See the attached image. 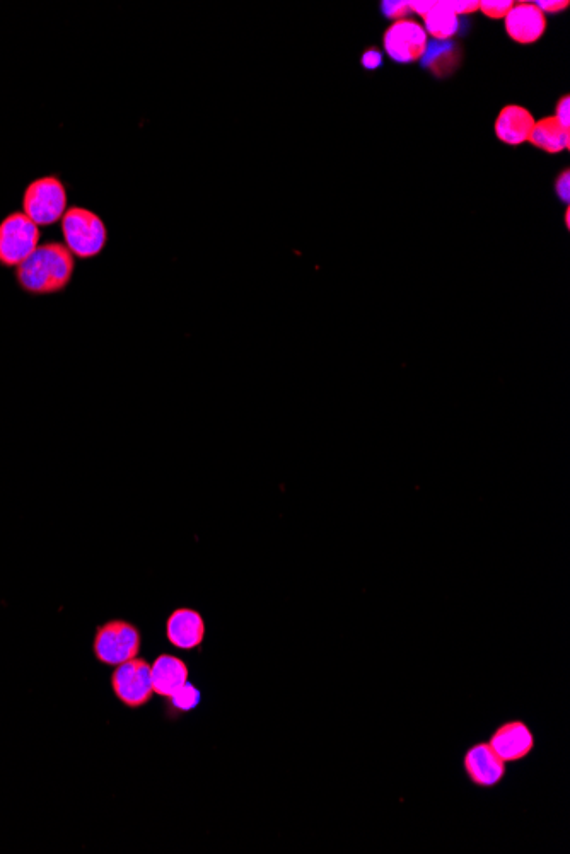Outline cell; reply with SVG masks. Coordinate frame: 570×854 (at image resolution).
Segmentation results:
<instances>
[{"label":"cell","instance_id":"6da1fadb","mask_svg":"<svg viewBox=\"0 0 570 854\" xmlns=\"http://www.w3.org/2000/svg\"><path fill=\"white\" fill-rule=\"evenodd\" d=\"M76 272V256L65 244L50 241L41 244L28 260L16 268V280L30 295H53L64 292Z\"/></svg>","mask_w":570,"mask_h":854},{"label":"cell","instance_id":"7a4b0ae2","mask_svg":"<svg viewBox=\"0 0 570 854\" xmlns=\"http://www.w3.org/2000/svg\"><path fill=\"white\" fill-rule=\"evenodd\" d=\"M60 227L65 246L81 260L94 258L105 248L108 239L105 222L89 208H67L60 220Z\"/></svg>","mask_w":570,"mask_h":854},{"label":"cell","instance_id":"3957f363","mask_svg":"<svg viewBox=\"0 0 570 854\" xmlns=\"http://www.w3.org/2000/svg\"><path fill=\"white\" fill-rule=\"evenodd\" d=\"M23 214L38 227L57 224L67 210V188L59 176H41L31 181L23 193Z\"/></svg>","mask_w":570,"mask_h":854},{"label":"cell","instance_id":"277c9868","mask_svg":"<svg viewBox=\"0 0 570 854\" xmlns=\"http://www.w3.org/2000/svg\"><path fill=\"white\" fill-rule=\"evenodd\" d=\"M40 227L23 212H12L0 222V265L18 268L40 246Z\"/></svg>","mask_w":570,"mask_h":854},{"label":"cell","instance_id":"5b68a950","mask_svg":"<svg viewBox=\"0 0 570 854\" xmlns=\"http://www.w3.org/2000/svg\"><path fill=\"white\" fill-rule=\"evenodd\" d=\"M140 631L123 619L101 624L94 636V655L101 664L122 665L140 652Z\"/></svg>","mask_w":570,"mask_h":854},{"label":"cell","instance_id":"8992f818","mask_svg":"<svg viewBox=\"0 0 570 854\" xmlns=\"http://www.w3.org/2000/svg\"><path fill=\"white\" fill-rule=\"evenodd\" d=\"M111 686L117 698L128 708H142L152 699L151 665L144 658L135 657L117 665L111 677Z\"/></svg>","mask_w":570,"mask_h":854},{"label":"cell","instance_id":"52a82bcc","mask_svg":"<svg viewBox=\"0 0 570 854\" xmlns=\"http://www.w3.org/2000/svg\"><path fill=\"white\" fill-rule=\"evenodd\" d=\"M384 50L396 64H413L422 60L427 50V33L417 21L402 19L386 29Z\"/></svg>","mask_w":570,"mask_h":854},{"label":"cell","instance_id":"ba28073f","mask_svg":"<svg viewBox=\"0 0 570 854\" xmlns=\"http://www.w3.org/2000/svg\"><path fill=\"white\" fill-rule=\"evenodd\" d=\"M466 776L478 788H494L506 778V762L495 754L489 742H478L463 757Z\"/></svg>","mask_w":570,"mask_h":854},{"label":"cell","instance_id":"9c48e42d","mask_svg":"<svg viewBox=\"0 0 570 854\" xmlns=\"http://www.w3.org/2000/svg\"><path fill=\"white\" fill-rule=\"evenodd\" d=\"M489 745L506 764L523 761L535 751V735L526 723L514 720L502 723L501 727L492 733Z\"/></svg>","mask_w":570,"mask_h":854},{"label":"cell","instance_id":"30bf717a","mask_svg":"<svg viewBox=\"0 0 570 854\" xmlns=\"http://www.w3.org/2000/svg\"><path fill=\"white\" fill-rule=\"evenodd\" d=\"M506 33L519 45H531L547 31V18L535 2L514 4L506 18Z\"/></svg>","mask_w":570,"mask_h":854},{"label":"cell","instance_id":"8fae6325","mask_svg":"<svg viewBox=\"0 0 570 854\" xmlns=\"http://www.w3.org/2000/svg\"><path fill=\"white\" fill-rule=\"evenodd\" d=\"M166 635L169 643L180 650L200 647L205 638L204 618L200 616V612L188 607L176 609L168 618Z\"/></svg>","mask_w":570,"mask_h":854},{"label":"cell","instance_id":"7c38bea8","mask_svg":"<svg viewBox=\"0 0 570 854\" xmlns=\"http://www.w3.org/2000/svg\"><path fill=\"white\" fill-rule=\"evenodd\" d=\"M154 693L163 698H173L188 682V667L181 658L159 655L151 667Z\"/></svg>","mask_w":570,"mask_h":854},{"label":"cell","instance_id":"4fadbf2b","mask_svg":"<svg viewBox=\"0 0 570 854\" xmlns=\"http://www.w3.org/2000/svg\"><path fill=\"white\" fill-rule=\"evenodd\" d=\"M533 127H535V118L530 111L518 104H511L506 106L497 118L495 135L504 144L521 145L530 140Z\"/></svg>","mask_w":570,"mask_h":854},{"label":"cell","instance_id":"5bb4252c","mask_svg":"<svg viewBox=\"0 0 570 854\" xmlns=\"http://www.w3.org/2000/svg\"><path fill=\"white\" fill-rule=\"evenodd\" d=\"M528 142H531L541 151L548 152V154H559V152L569 149L570 132L567 128L562 127L553 116H548V118H541L540 122L535 123Z\"/></svg>","mask_w":570,"mask_h":854},{"label":"cell","instance_id":"9a60e30c","mask_svg":"<svg viewBox=\"0 0 570 854\" xmlns=\"http://www.w3.org/2000/svg\"><path fill=\"white\" fill-rule=\"evenodd\" d=\"M456 47L458 45H454L451 41L434 40L432 43H427L422 65L431 69L434 76H449L460 64V53Z\"/></svg>","mask_w":570,"mask_h":854},{"label":"cell","instance_id":"2e32d148","mask_svg":"<svg viewBox=\"0 0 570 854\" xmlns=\"http://www.w3.org/2000/svg\"><path fill=\"white\" fill-rule=\"evenodd\" d=\"M425 33L436 41H448L460 31V16L449 9L446 2H434L431 11L424 16Z\"/></svg>","mask_w":570,"mask_h":854},{"label":"cell","instance_id":"e0dca14e","mask_svg":"<svg viewBox=\"0 0 570 854\" xmlns=\"http://www.w3.org/2000/svg\"><path fill=\"white\" fill-rule=\"evenodd\" d=\"M169 699H171V704L175 706L176 710L192 711L200 704V691L193 684L187 682L173 698Z\"/></svg>","mask_w":570,"mask_h":854},{"label":"cell","instance_id":"ac0fdd59","mask_svg":"<svg viewBox=\"0 0 570 854\" xmlns=\"http://www.w3.org/2000/svg\"><path fill=\"white\" fill-rule=\"evenodd\" d=\"M512 6H514V2L511 0H504V2H497V0H483L480 2V11L490 19H504L506 18L509 11H511Z\"/></svg>","mask_w":570,"mask_h":854},{"label":"cell","instance_id":"d6986e66","mask_svg":"<svg viewBox=\"0 0 570 854\" xmlns=\"http://www.w3.org/2000/svg\"><path fill=\"white\" fill-rule=\"evenodd\" d=\"M381 12H383L384 18L402 21V19L407 18L408 14L412 11H410L408 2H383V4H381Z\"/></svg>","mask_w":570,"mask_h":854},{"label":"cell","instance_id":"ffe728a7","mask_svg":"<svg viewBox=\"0 0 570 854\" xmlns=\"http://www.w3.org/2000/svg\"><path fill=\"white\" fill-rule=\"evenodd\" d=\"M446 4H448L449 9L456 16H460V14H472V12L480 9V2L478 0H449Z\"/></svg>","mask_w":570,"mask_h":854},{"label":"cell","instance_id":"44dd1931","mask_svg":"<svg viewBox=\"0 0 570 854\" xmlns=\"http://www.w3.org/2000/svg\"><path fill=\"white\" fill-rule=\"evenodd\" d=\"M557 122L562 125V127L570 128V99L569 96H564V98L560 99L559 104H557V110H555V116H553Z\"/></svg>","mask_w":570,"mask_h":854},{"label":"cell","instance_id":"7402d4cb","mask_svg":"<svg viewBox=\"0 0 570 854\" xmlns=\"http://www.w3.org/2000/svg\"><path fill=\"white\" fill-rule=\"evenodd\" d=\"M383 65V55L376 48H369L362 55V67L366 70H376Z\"/></svg>","mask_w":570,"mask_h":854},{"label":"cell","instance_id":"603a6c76","mask_svg":"<svg viewBox=\"0 0 570 854\" xmlns=\"http://www.w3.org/2000/svg\"><path fill=\"white\" fill-rule=\"evenodd\" d=\"M555 190H557V195H559L560 200L562 202H569L570 200V173L569 169H565L562 176L557 179V185H555Z\"/></svg>","mask_w":570,"mask_h":854},{"label":"cell","instance_id":"cb8c5ba5","mask_svg":"<svg viewBox=\"0 0 570 854\" xmlns=\"http://www.w3.org/2000/svg\"><path fill=\"white\" fill-rule=\"evenodd\" d=\"M535 6L538 7L543 14H545V12L557 14V12L567 9V7H569V2H567V0H564V2H560V0H541V2H535Z\"/></svg>","mask_w":570,"mask_h":854},{"label":"cell","instance_id":"d4e9b609","mask_svg":"<svg viewBox=\"0 0 570 854\" xmlns=\"http://www.w3.org/2000/svg\"><path fill=\"white\" fill-rule=\"evenodd\" d=\"M408 6H410V11L417 12L419 16L424 18L427 12L431 11L432 6H434V2H422V0H413V2H408Z\"/></svg>","mask_w":570,"mask_h":854}]
</instances>
